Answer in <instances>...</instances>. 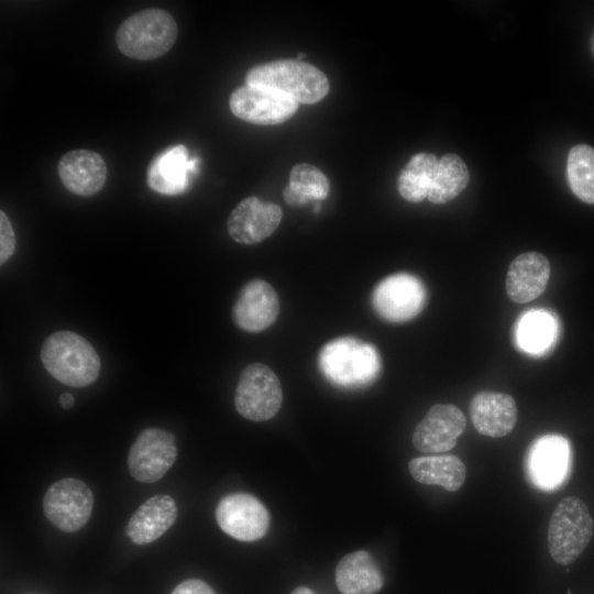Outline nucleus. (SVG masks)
Listing matches in <instances>:
<instances>
[{
  "label": "nucleus",
  "mask_w": 594,
  "mask_h": 594,
  "mask_svg": "<svg viewBox=\"0 0 594 594\" xmlns=\"http://www.w3.org/2000/svg\"><path fill=\"white\" fill-rule=\"evenodd\" d=\"M550 277V263L538 252H525L510 263L506 275V293L516 304H526L540 296Z\"/></svg>",
  "instance_id": "19"
},
{
  "label": "nucleus",
  "mask_w": 594,
  "mask_h": 594,
  "mask_svg": "<svg viewBox=\"0 0 594 594\" xmlns=\"http://www.w3.org/2000/svg\"><path fill=\"white\" fill-rule=\"evenodd\" d=\"M282 402L280 382L270 366L252 363L242 371L234 394V406L242 417L268 420L278 413Z\"/></svg>",
  "instance_id": "7"
},
{
  "label": "nucleus",
  "mask_w": 594,
  "mask_h": 594,
  "mask_svg": "<svg viewBox=\"0 0 594 594\" xmlns=\"http://www.w3.org/2000/svg\"><path fill=\"white\" fill-rule=\"evenodd\" d=\"M422 282L409 273L383 278L374 288L372 302L376 314L389 322H404L416 317L426 304Z\"/></svg>",
  "instance_id": "10"
},
{
  "label": "nucleus",
  "mask_w": 594,
  "mask_h": 594,
  "mask_svg": "<svg viewBox=\"0 0 594 594\" xmlns=\"http://www.w3.org/2000/svg\"><path fill=\"white\" fill-rule=\"evenodd\" d=\"M305 56H306V54L300 53V54L298 55V61H300V59H301L302 57H305Z\"/></svg>",
  "instance_id": "33"
},
{
  "label": "nucleus",
  "mask_w": 594,
  "mask_h": 594,
  "mask_svg": "<svg viewBox=\"0 0 594 594\" xmlns=\"http://www.w3.org/2000/svg\"><path fill=\"white\" fill-rule=\"evenodd\" d=\"M94 495L86 483L67 477L53 483L43 498V510L48 521L64 532H75L89 520Z\"/></svg>",
  "instance_id": "8"
},
{
  "label": "nucleus",
  "mask_w": 594,
  "mask_h": 594,
  "mask_svg": "<svg viewBox=\"0 0 594 594\" xmlns=\"http://www.w3.org/2000/svg\"><path fill=\"white\" fill-rule=\"evenodd\" d=\"M178 28L173 15L157 8L136 12L118 28L116 43L127 57L151 61L166 54L174 45Z\"/></svg>",
  "instance_id": "4"
},
{
  "label": "nucleus",
  "mask_w": 594,
  "mask_h": 594,
  "mask_svg": "<svg viewBox=\"0 0 594 594\" xmlns=\"http://www.w3.org/2000/svg\"><path fill=\"white\" fill-rule=\"evenodd\" d=\"M229 106L237 118L258 125L283 123L298 109V102L277 90L249 85L231 94Z\"/></svg>",
  "instance_id": "11"
},
{
  "label": "nucleus",
  "mask_w": 594,
  "mask_h": 594,
  "mask_svg": "<svg viewBox=\"0 0 594 594\" xmlns=\"http://www.w3.org/2000/svg\"><path fill=\"white\" fill-rule=\"evenodd\" d=\"M566 177L572 193L583 202L594 205V148L573 146L568 155Z\"/></svg>",
  "instance_id": "27"
},
{
  "label": "nucleus",
  "mask_w": 594,
  "mask_h": 594,
  "mask_svg": "<svg viewBox=\"0 0 594 594\" xmlns=\"http://www.w3.org/2000/svg\"><path fill=\"white\" fill-rule=\"evenodd\" d=\"M330 185L326 175L316 166L300 163L292 168L289 184L284 188L285 201L290 206H301L310 200L327 198Z\"/></svg>",
  "instance_id": "26"
},
{
  "label": "nucleus",
  "mask_w": 594,
  "mask_h": 594,
  "mask_svg": "<svg viewBox=\"0 0 594 594\" xmlns=\"http://www.w3.org/2000/svg\"><path fill=\"white\" fill-rule=\"evenodd\" d=\"M15 237L11 222L4 211H0V263L3 265L13 254Z\"/></svg>",
  "instance_id": "28"
},
{
  "label": "nucleus",
  "mask_w": 594,
  "mask_h": 594,
  "mask_svg": "<svg viewBox=\"0 0 594 594\" xmlns=\"http://www.w3.org/2000/svg\"><path fill=\"white\" fill-rule=\"evenodd\" d=\"M594 521L586 504L575 497L562 498L553 509L548 527V547L558 564L574 562L588 544Z\"/></svg>",
  "instance_id": "5"
},
{
  "label": "nucleus",
  "mask_w": 594,
  "mask_h": 594,
  "mask_svg": "<svg viewBox=\"0 0 594 594\" xmlns=\"http://www.w3.org/2000/svg\"><path fill=\"white\" fill-rule=\"evenodd\" d=\"M176 458L174 435L161 428H146L130 447L128 469L138 482L155 483L172 468Z\"/></svg>",
  "instance_id": "9"
},
{
  "label": "nucleus",
  "mask_w": 594,
  "mask_h": 594,
  "mask_svg": "<svg viewBox=\"0 0 594 594\" xmlns=\"http://www.w3.org/2000/svg\"><path fill=\"white\" fill-rule=\"evenodd\" d=\"M323 376L334 385L356 388L371 384L381 370L376 348L354 337L327 342L318 356Z\"/></svg>",
  "instance_id": "1"
},
{
  "label": "nucleus",
  "mask_w": 594,
  "mask_h": 594,
  "mask_svg": "<svg viewBox=\"0 0 594 594\" xmlns=\"http://www.w3.org/2000/svg\"><path fill=\"white\" fill-rule=\"evenodd\" d=\"M557 333V320L551 312L544 309L526 311L517 321V344L530 354L546 352L553 344Z\"/></svg>",
  "instance_id": "23"
},
{
  "label": "nucleus",
  "mask_w": 594,
  "mask_h": 594,
  "mask_svg": "<svg viewBox=\"0 0 594 594\" xmlns=\"http://www.w3.org/2000/svg\"><path fill=\"white\" fill-rule=\"evenodd\" d=\"M57 170L66 189L84 197L101 190L108 173L102 156L89 150H75L64 154L58 162Z\"/></svg>",
  "instance_id": "18"
},
{
  "label": "nucleus",
  "mask_w": 594,
  "mask_h": 594,
  "mask_svg": "<svg viewBox=\"0 0 594 594\" xmlns=\"http://www.w3.org/2000/svg\"><path fill=\"white\" fill-rule=\"evenodd\" d=\"M439 160L435 154L420 152L415 154L400 170L397 179L399 195L409 202H421L428 197L430 186L437 173Z\"/></svg>",
  "instance_id": "24"
},
{
  "label": "nucleus",
  "mask_w": 594,
  "mask_h": 594,
  "mask_svg": "<svg viewBox=\"0 0 594 594\" xmlns=\"http://www.w3.org/2000/svg\"><path fill=\"white\" fill-rule=\"evenodd\" d=\"M216 519L227 535L240 541L263 538L270 526L266 507L246 493H233L222 497L216 508Z\"/></svg>",
  "instance_id": "12"
},
{
  "label": "nucleus",
  "mask_w": 594,
  "mask_h": 594,
  "mask_svg": "<svg viewBox=\"0 0 594 594\" xmlns=\"http://www.w3.org/2000/svg\"><path fill=\"white\" fill-rule=\"evenodd\" d=\"M290 594H315V593L306 586H298Z\"/></svg>",
  "instance_id": "31"
},
{
  "label": "nucleus",
  "mask_w": 594,
  "mask_h": 594,
  "mask_svg": "<svg viewBox=\"0 0 594 594\" xmlns=\"http://www.w3.org/2000/svg\"><path fill=\"white\" fill-rule=\"evenodd\" d=\"M58 402L64 409H69L75 404V398L69 393H64L59 396Z\"/></svg>",
  "instance_id": "30"
},
{
  "label": "nucleus",
  "mask_w": 594,
  "mask_h": 594,
  "mask_svg": "<svg viewBox=\"0 0 594 594\" xmlns=\"http://www.w3.org/2000/svg\"><path fill=\"white\" fill-rule=\"evenodd\" d=\"M408 469L417 482L440 485L449 492L460 490L466 476L465 464L453 454L418 457L409 462Z\"/></svg>",
  "instance_id": "22"
},
{
  "label": "nucleus",
  "mask_w": 594,
  "mask_h": 594,
  "mask_svg": "<svg viewBox=\"0 0 594 594\" xmlns=\"http://www.w3.org/2000/svg\"><path fill=\"white\" fill-rule=\"evenodd\" d=\"M279 314L277 293L267 282L252 279L240 290L232 307V319L242 330L261 332L271 327Z\"/></svg>",
  "instance_id": "15"
},
{
  "label": "nucleus",
  "mask_w": 594,
  "mask_h": 594,
  "mask_svg": "<svg viewBox=\"0 0 594 594\" xmlns=\"http://www.w3.org/2000/svg\"><path fill=\"white\" fill-rule=\"evenodd\" d=\"M573 451L569 439L548 433L536 438L525 455V473L537 490L554 492L562 488L572 473Z\"/></svg>",
  "instance_id": "6"
},
{
  "label": "nucleus",
  "mask_w": 594,
  "mask_h": 594,
  "mask_svg": "<svg viewBox=\"0 0 594 594\" xmlns=\"http://www.w3.org/2000/svg\"><path fill=\"white\" fill-rule=\"evenodd\" d=\"M172 594H216L213 590L204 581L188 579L179 583Z\"/></svg>",
  "instance_id": "29"
},
{
  "label": "nucleus",
  "mask_w": 594,
  "mask_h": 594,
  "mask_svg": "<svg viewBox=\"0 0 594 594\" xmlns=\"http://www.w3.org/2000/svg\"><path fill=\"white\" fill-rule=\"evenodd\" d=\"M591 47H592V52L594 54V33L592 34V37H591Z\"/></svg>",
  "instance_id": "32"
},
{
  "label": "nucleus",
  "mask_w": 594,
  "mask_h": 594,
  "mask_svg": "<svg viewBox=\"0 0 594 594\" xmlns=\"http://www.w3.org/2000/svg\"><path fill=\"white\" fill-rule=\"evenodd\" d=\"M469 409L474 428L486 437H505L517 422V405L509 394L481 391L472 397Z\"/></svg>",
  "instance_id": "17"
},
{
  "label": "nucleus",
  "mask_w": 594,
  "mask_h": 594,
  "mask_svg": "<svg viewBox=\"0 0 594 594\" xmlns=\"http://www.w3.org/2000/svg\"><path fill=\"white\" fill-rule=\"evenodd\" d=\"M41 361L46 371L68 386L84 387L100 373V359L94 346L73 331H56L42 344Z\"/></svg>",
  "instance_id": "2"
},
{
  "label": "nucleus",
  "mask_w": 594,
  "mask_h": 594,
  "mask_svg": "<svg viewBox=\"0 0 594 594\" xmlns=\"http://www.w3.org/2000/svg\"><path fill=\"white\" fill-rule=\"evenodd\" d=\"M336 582L342 594H376L384 580L374 558L360 550L345 554L339 561Z\"/></svg>",
  "instance_id": "21"
},
{
  "label": "nucleus",
  "mask_w": 594,
  "mask_h": 594,
  "mask_svg": "<svg viewBox=\"0 0 594 594\" xmlns=\"http://www.w3.org/2000/svg\"><path fill=\"white\" fill-rule=\"evenodd\" d=\"M176 518L177 505L173 497L158 494L138 507L128 521L125 532L133 543L147 544L163 536Z\"/></svg>",
  "instance_id": "20"
},
{
  "label": "nucleus",
  "mask_w": 594,
  "mask_h": 594,
  "mask_svg": "<svg viewBox=\"0 0 594 594\" xmlns=\"http://www.w3.org/2000/svg\"><path fill=\"white\" fill-rule=\"evenodd\" d=\"M245 84L277 90L296 102L316 103L329 92V80L317 67L298 59L260 64L245 75Z\"/></svg>",
  "instance_id": "3"
},
{
  "label": "nucleus",
  "mask_w": 594,
  "mask_h": 594,
  "mask_svg": "<svg viewBox=\"0 0 594 594\" xmlns=\"http://www.w3.org/2000/svg\"><path fill=\"white\" fill-rule=\"evenodd\" d=\"M465 163L457 154H444L430 186L427 199L436 205L446 204L461 194L469 184Z\"/></svg>",
  "instance_id": "25"
},
{
  "label": "nucleus",
  "mask_w": 594,
  "mask_h": 594,
  "mask_svg": "<svg viewBox=\"0 0 594 594\" xmlns=\"http://www.w3.org/2000/svg\"><path fill=\"white\" fill-rule=\"evenodd\" d=\"M199 160L189 156L183 144L170 146L156 155L147 167V186L162 195L176 196L190 185V175L197 172Z\"/></svg>",
  "instance_id": "16"
},
{
  "label": "nucleus",
  "mask_w": 594,
  "mask_h": 594,
  "mask_svg": "<svg viewBox=\"0 0 594 594\" xmlns=\"http://www.w3.org/2000/svg\"><path fill=\"white\" fill-rule=\"evenodd\" d=\"M280 207L251 196L241 200L227 220L229 235L240 244H256L268 238L279 226Z\"/></svg>",
  "instance_id": "14"
},
{
  "label": "nucleus",
  "mask_w": 594,
  "mask_h": 594,
  "mask_svg": "<svg viewBox=\"0 0 594 594\" xmlns=\"http://www.w3.org/2000/svg\"><path fill=\"white\" fill-rule=\"evenodd\" d=\"M466 427L460 408L452 404H436L416 426L411 442L422 453H444L452 450Z\"/></svg>",
  "instance_id": "13"
}]
</instances>
